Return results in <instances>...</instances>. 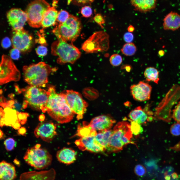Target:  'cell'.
Listing matches in <instances>:
<instances>
[{"label": "cell", "instance_id": "6da1fadb", "mask_svg": "<svg viewBox=\"0 0 180 180\" xmlns=\"http://www.w3.org/2000/svg\"><path fill=\"white\" fill-rule=\"evenodd\" d=\"M46 112L53 119L60 124L70 122L74 114L68 105L63 92L57 93L54 86H50Z\"/></svg>", "mask_w": 180, "mask_h": 180}, {"label": "cell", "instance_id": "7a4b0ae2", "mask_svg": "<svg viewBox=\"0 0 180 180\" xmlns=\"http://www.w3.org/2000/svg\"><path fill=\"white\" fill-rule=\"evenodd\" d=\"M54 70L43 62L24 66L22 68L24 80L30 86L44 87L50 74Z\"/></svg>", "mask_w": 180, "mask_h": 180}, {"label": "cell", "instance_id": "3957f363", "mask_svg": "<svg viewBox=\"0 0 180 180\" xmlns=\"http://www.w3.org/2000/svg\"><path fill=\"white\" fill-rule=\"evenodd\" d=\"M107 150L116 152L122 150L124 146L129 144H134L131 141L133 134L131 125L125 122L118 123L112 130Z\"/></svg>", "mask_w": 180, "mask_h": 180}, {"label": "cell", "instance_id": "277c9868", "mask_svg": "<svg viewBox=\"0 0 180 180\" xmlns=\"http://www.w3.org/2000/svg\"><path fill=\"white\" fill-rule=\"evenodd\" d=\"M58 39L51 46L52 54L58 57L57 62L60 64H74L80 57V52L72 43Z\"/></svg>", "mask_w": 180, "mask_h": 180}, {"label": "cell", "instance_id": "5b68a950", "mask_svg": "<svg viewBox=\"0 0 180 180\" xmlns=\"http://www.w3.org/2000/svg\"><path fill=\"white\" fill-rule=\"evenodd\" d=\"M82 28L80 19L70 14L65 22L60 24L52 30L58 39L64 41L73 42L79 36Z\"/></svg>", "mask_w": 180, "mask_h": 180}, {"label": "cell", "instance_id": "8992f818", "mask_svg": "<svg viewBox=\"0 0 180 180\" xmlns=\"http://www.w3.org/2000/svg\"><path fill=\"white\" fill-rule=\"evenodd\" d=\"M40 145L36 144L27 149L24 158L28 165L36 170L44 169L52 163V156L45 149L40 148Z\"/></svg>", "mask_w": 180, "mask_h": 180}, {"label": "cell", "instance_id": "52a82bcc", "mask_svg": "<svg viewBox=\"0 0 180 180\" xmlns=\"http://www.w3.org/2000/svg\"><path fill=\"white\" fill-rule=\"evenodd\" d=\"M26 100L33 108L38 110L46 112V106L49 93L48 90L41 88L39 87L30 86L22 90Z\"/></svg>", "mask_w": 180, "mask_h": 180}, {"label": "cell", "instance_id": "ba28073f", "mask_svg": "<svg viewBox=\"0 0 180 180\" xmlns=\"http://www.w3.org/2000/svg\"><path fill=\"white\" fill-rule=\"evenodd\" d=\"M50 7L45 0H34L30 2L25 12L29 25L33 28L40 27L44 13Z\"/></svg>", "mask_w": 180, "mask_h": 180}, {"label": "cell", "instance_id": "9c48e42d", "mask_svg": "<svg viewBox=\"0 0 180 180\" xmlns=\"http://www.w3.org/2000/svg\"><path fill=\"white\" fill-rule=\"evenodd\" d=\"M109 48V36L105 32H94L82 44V49L87 53L106 51Z\"/></svg>", "mask_w": 180, "mask_h": 180}, {"label": "cell", "instance_id": "30bf717a", "mask_svg": "<svg viewBox=\"0 0 180 180\" xmlns=\"http://www.w3.org/2000/svg\"><path fill=\"white\" fill-rule=\"evenodd\" d=\"M20 72L10 58L3 55L0 64V85L11 81H18L20 80Z\"/></svg>", "mask_w": 180, "mask_h": 180}, {"label": "cell", "instance_id": "8fae6325", "mask_svg": "<svg viewBox=\"0 0 180 180\" xmlns=\"http://www.w3.org/2000/svg\"><path fill=\"white\" fill-rule=\"evenodd\" d=\"M63 92L70 108L74 113L76 114L77 119H82L88 106L87 102L78 92L68 90Z\"/></svg>", "mask_w": 180, "mask_h": 180}, {"label": "cell", "instance_id": "7c38bea8", "mask_svg": "<svg viewBox=\"0 0 180 180\" xmlns=\"http://www.w3.org/2000/svg\"><path fill=\"white\" fill-rule=\"evenodd\" d=\"M12 42L14 48L21 52H25L31 47L32 43V36L23 28L18 30H13Z\"/></svg>", "mask_w": 180, "mask_h": 180}, {"label": "cell", "instance_id": "4fadbf2b", "mask_svg": "<svg viewBox=\"0 0 180 180\" xmlns=\"http://www.w3.org/2000/svg\"><path fill=\"white\" fill-rule=\"evenodd\" d=\"M56 126L50 122H41L35 128L34 134L36 138H40L47 142H51L57 135Z\"/></svg>", "mask_w": 180, "mask_h": 180}, {"label": "cell", "instance_id": "5bb4252c", "mask_svg": "<svg viewBox=\"0 0 180 180\" xmlns=\"http://www.w3.org/2000/svg\"><path fill=\"white\" fill-rule=\"evenodd\" d=\"M7 17L9 24L13 30H18L23 28L28 17L26 12L16 8L10 9L7 13Z\"/></svg>", "mask_w": 180, "mask_h": 180}, {"label": "cell", "instance_id": "9a60e30c", "mask_svg": "<svg viewBox=\"0 0 180 180\" xmlns=\"http://www.w3.org/2000/svg\"><path fill=\"white\" fill-rule=\"evenodd\" d=\"M130 89L133 98L136 100L144 101L150 98L152 87L147 83L140 81L137 84L132 85Z\"/></svg>", "mask_w": 180, "mask_h": 180}, {"label": "cell", "instance_id": "2e32d148", "mask_svg": "<svg viewBox=\"0 0 180 180\" xmlns=\"http://www.w3.org/2000/svg\"><path fill=\"white\" fill-rule=\"evenodd\" d=\"M75 144L78 148L82 151L98 153L105 150L96 140L95 136L80 138L75 141Z\"/></svg>", "mask_w": 180, "mask_h": 180}, {"label": "cell", "instance_id": "e0dca14e", "mask_svg": "<svg viewBox=\"0 0 180 180\" xmlns=\"http://www.w3.org/2000/svg\"><path fill=\"white\" fill-rule=\"evenodd\" d=\"M115 122L110 115L104 114L92 118L89 124L94 129L99 132L110 129Z\"/></svg>", "mask_w": 180, "mask_h": 180}, {"label": "cell", "instance_id": "ac0fdd59", "mask_svg": "<svg viewBox=\"0 0 180 180\" xmlns=\"http://www.w3.org/2000/svg\"><path fill=\"white\" fill-rule=\"evenodd\" d=\"M56 174L53 168L39 172H28L22 174L20 180H54Z\"/></svg>", "mask_w": 180, "mask_h": 180}, {"label": "cell", "instance_id": "d6986e66", "mask_svg": "<svg viewBox=\"0 0 180 180\" xmlns=\"http://www.w3.org/2000/svg\"><path fill=\"white\" fill-rule=\"evenodd\" d=\"M0 109V126L12 127L16 123H20L18 117L19 112L12 108L6 107Z\"/></svg>", "mask_w": 180, "mask_h": 180}, {"label": "cell", "instance_id": "ffe728a7", "mask_svg": "<svg viewBox=\"0 0 180 180\" xmlns=\"http://www.w3.org/2000/svg\"><path fill=\"white\" fill-rule=\"evenodd\" d=\"M163 26L165 30L174 31L180 28V15L176 12H171L165 17Z\"/></svg>", "mask_w": 180, "mask_h": 180}, {"label": "cell", "instance_id": "44dd1931", "mask_svg": "<svg viewBox=\"0 0 180 180\" xmlns=\"http://www.w3.org/2000/svg\"><path fill=\"white\" fill-rule=\"evenodd\" d=\"M76 154L72 149L64 148L58 151L56 157L59 162L68 165L74 163L76 159Z\"/></svg>", "mask_w": 180, "mask_h": 180}, {"label": "cell", "instance_id": "7402d4cb", "mask_svg": "<svg viewBox=\"0 0 180 180\" xmlns=\"http://www.w3.org/2000/svg\"><path fill=\"white\" fill-rule=\"evenodd\" d=\"M16 176L15 168L12 164L4 160L0 162V180H14Z\"/></svg>", "mask_w": 180, "mask_h": 180}, {"label": "cell", "instance_id": "603a6c76", "mask_svg": "<svg viewBox=\"0 0 180 180\" xmlns=\"http://www.w3.org/2000/svg\"><path fill=\"white\" fill-rule=\"evenodd\" d=\"M132 5L137 10L145 12L154 9L156 4V0H130Z\"/></svg>", "mask_w": 180, "mask_h": 180}, {"label": "cell", "instance_id": "cb8c5ba5", "mask_svg": "<svg viewBox=\"0 0 180 180\" xmlns=\"http://www.w3.org/2000/svg\"><path fill=\"white\" fill-rule=\"evenodd\" d=\"M55 7H50L44 13L41 23L44 28L54 25L56 23L58 12Z\"/></svg>", "mask_w": 180, "mask_h": 180}, {"label": "cell", "instance_id": "d4e9b609", "mask_svg": "<svg viewBox=\"0 0 180 180\" xmlns=\"http://www.w3.org/2000/svg\"><path fill=\"white\" fill-rule=\"evenodd\" d=\"M97 134V131L91 126L89 123L84 122L82 125H78L76 135L83 138L95 136Z\"/></svg>", "mask_w": 180, "mask_h": 180}, {"label": "cell", "instance_id": "484cf974", "mask_svg": "<svg viewBox=\"0 0 180 180\" xmlns=\"http://www.w3.org/2000/svg\"><path fill=\"white\" fill-rule=\"evenodd\" d=\"M112 130H108L98 132L95 136L96 140L106 150L108 146L110 138L112 133Z\"/></svg>", "mask_w": 180, "mask_h": 180}, {"label": "cell", "instance_id": "4316f807", "mask_svg": "<svg viewBox=\"0 0 180 180\" xmlns=\"http://www.w3.org/2000/svg\"><path fill=\"white\" fill-rule=\"evenodd\" d=\"M144 75L147 81H152L158 84L159 80V72L155 68L152 67L147 68L144 71Z\"/></svg>", "mask_w": 180, "mask_h": 180}, {"label": "cell", "instance_id": "83f0119b", "mask_svg": "<svg viewBox=\"0 0 180 180\" xmlns=\"http://www.w3.org/2000/svg\"><path fill=\"white\" fill-rule=\"evenodd\" d=\"M136 50L135 45L132 42L127 43L124 44L121 49L122 53L126 56H131L134 55Z\"/></svg>", "mask_w": 180, "mask_h": 180}, {"label": "cell", "instance_id": "f1b7e54d", "mask_svg": "<svg viewBox=\"0 0 180 180\" xmlns=\"http://www.w3.org/2000/svg\"><path fill=\"white\" fill-rule=\"evenodd\" d=\"M146 112L145 109H143L139 106L132 110L129 114L128 117L131 121L136 122Z\"/></svg>", "mask_w": 180, "mask_h": 180}, {"label": "cell", "instance_id": "f546056e", "mask_svg": "<svg viewBox=\"0 0 180 180\" xmlns=\"http://www.w3.org/2000/svg\"><path fill=\"white\" fill-rule=\"evenodd\" d=\"M68 12L66 10H62L58 12L56 21L60 24L65 22L70 16Z\"/></svg>", "mask_w": 180, "mask_h": 180}, {"label": "cell", "instance_id": "4dcf8cb0", "mask_svg": "<svg viewBox=\"0 0 180 180\" xmlns=\"http://www.w3.org/2000/svg\"><path fill=\"white\" fill-rule=\"evenodd\" d=\"M109 60L110 64L115 66H119L122 62V58L121 56L117 54L112 55L110 58Z\"/></svg>", "mask_w": 180, "mask_h": 180}, {"label": "cell", "instance_id": "1f68e13d", "mask_svg": "<svg viewBox=\"0 0 180 180\" xmlns=\"http://www.w3.org/2000/svg\"><path fill=\"white\" fill-rule=\"evenodd\" d=\"M131 128L133 134L135 135L139 134L143 131V129L140 124L137 122L131 121Z\"/></svg>", "mask_w": 180, "mask_h": 180}, {"label": "cell", "instance_id": "d6a6232c", "mask_svg": "<svg viewBox=\"0 0 180 180\" xmlns=\"http://www.w3.org/2000/svg\"><path fill=\"white\" fill-rule=\"evenodd\" d=\"M172 117L177 122L180 123V102L173 110Z\"/></svg>", "mask_w": 180, "mask_h": 180}, {"label": "cell", "instance_id": "836d02e7", "mask_svg": "<svg viewBox=\"0 0 180 180\" xmlns=\"http://www.w3.org/2000/svg\"><path fill=\"white\" fill-rule=\"evenodd\" d=\"M134 172L135 174L137 176H144L146 174V169L142 165L138 164L135 167Z\"/></svg>", "mask_w": 180, "mask_h": 180}, {"label": "cell", "instance_id": "e575fe53", "mask_svg": "<svg viewBox=\"0 0 180 180\" xmlns=\"http://www.w3.org/2000/svg\"><path fill=\"white\" fill-rule=\"evenodd\" d=\"M4 144L6 150L8 151H11L14 148L15 142L13 138H9L4 141Z\"/></svg>", "mask_w": 180, "mask_h": 180}, {"label": "cell", "instance_id": "d590c367", "mask_svg": "<svg viewBox=\"0 0 180 180\" xmlns=\"http://www.w3.org/2000/svg\"><path fill=\"white\" fill-rule=\"evenodd\" d=\"M80 12L83 17L88 18L90 17L92 14V10L90 6H85L81 8Z\"/></svg>", "mask_w": 180, "mask_h": 180}, {"label": "cell", "instance_id": "8d00e7d4", "mask_svg": "<svg viewBox=\"0 0 180 180\" xmlns=\"http://www.w3.org/2000/svg\"><path fill=\"white\" fill-rule=\"evenodd\" d=\"M170 132L173 135L178 136L180 135V123L177 122L173 124L170 127Z\"/></svg>", "mask_w": 180, "mask_h": 180}, {"label": "cell", "instance_id": "74e56055", "mask_svg": "<svg viewBox=\"0 0 180 180\" xmlns=\"http://www.w3.org/2000/svg\"><path fill=\"white\" fill-rule=\"evenodd\" d=\"M94 0H72V3L74 4L82 6L90 4Z\"/></svg>", "mask_w": 180, "mask_h": 180}, {"label": "cell", "instance_id": "f35d334b", "mask_svg": "<svg viewBox=\"0 0 180 180\" xmlns=\"http://www.w3.org/2000/svg\"><path fill=\"white\" fill-rule=\"evenodd\" d=\"M94 18V21L102 28H104L103 24L105 23V21L104 18L101 14H96Z\"/></svg>", "mask_w": 180, "mask_h": 180}, {"label": "cell", "instance_id": "ab89813d", "mask_svg": "<svg viewBox=\"0 0 180 180\" xmlns=\"http://www.w3.org/2000/svg\"><path fill=\"white\" fill-rule=\"evenodd\" d=\"M36 52L39 56H44L47 54V49L45 46H38L36 49Z\"/></svg>", "mask_w": 180, "mask_h": 180}, {"label": "cell", "instance_id": "60d3db41", "mask_svg": "<svg viewBox=\"0 0 180 180\" xmlns=\"http://www.w3.org/2000/svg\"><path fill=\"white\" fill-rule=\"evenodd\" d=\"M18 49L14 48L10 51V57L14 60H17L19 58L20 52Z\"/></svg>", "mask_w": 180, "mask_h": 180}, {"label": "cell", "instance_id": "b9f144b4", "mask_svg": "<svg viewBox=\"0 0 180 180\" xmlns=\"http://www.w3.org/2000/svg\"><path fill=\"white\" fill-rule=\"evenodd\" d=\"M124 41L127 43L131 42L134 39V36L132 33L128 32L124 34Z\"/></svg>", "mask_w": 180, "mask_h": 180}, {"label": "cell", "instance_id": "7bdbcfd3", "mask_svg": "<svg viewBox=\"0 0 180 180\" xmlns=\"http://www.w3.org/2000/svg\"><path fill=\"white\" fill-rule=\"evenodd\" d=\"M11 42L10 39L8 37L4 38L2 40V47L4 48H7L11 46Z\"/></svg>", "mask_w": 180, "mask_h": 180}, {"label": "cell", "instance_id": "ee69618b", "mask_svg": "<svg viewBox=\"0 0 180 180\" xmlns=\"http://www.w3.org/2000/svg\"><path fill=\"white\" fill-rule=\"evenodd\" d=\"M18 133L22 135H23L25 134L26 133V130L24 128L22 127L18 129Z\"/></svg>", "mask_w": 180, "mask_h": 180}, {"label": "cell", "instance_id": "f6af8a7d", "mask_svg": "<svg viewBox=\"0 0 180 180\" xmlns=\"http://www.w3.org/2000/svg\"><path fill=\"white\" fill-rule=\"evenodd\" d=\"M127 30L128 32H132L134 31V28L132 25H130L127 28Z\"/></svg>", "mask_w": 180, "mask_h": 180}, {"label": "cell", "instance_id": "bcb514c9", "mask_svg": "<svg viewBox=\"0 0 180 180\" xmlns=\"http://www.w3.org/2000/svg\"><path fill=\"white\" fill-rule=\"evenodd\" d=\"M158 54L159 56H164V52L163 50H160L158 52Z\"/></svg>", "mask_w": 180, "mask_h": 180}, {"label": "cell", "instance_id": "7dc6e473", "mask_svg": "<svg viewBox=\"0 0 180 180\" xmlns=\"http://www.w3.org/2000/svg\"><path fill=\"white\" fill-rule=\"evenodd\" d=\"M172 178L174 179L177 178H178V174L176 172L173 173L171 174Z\"/></svg>", "mask_w": 180, "mask_h": 180}, {"label": "cell", "instance_id": "c3c4849f", "mask_svg": "<svg viewBox=\"0 0 180 180\" xmlns=\"http://www.w3.org/2000/svg\"><path fill=\"white\" fill-rule=\"evenodd\" d=\"M45 118L44 116V115L42 114L40 115L39 117V120L41 121H43Z\"/></svg>", "mask_w": 180, "mask_h": 180}, {"label": "cell", "instance_id": "681fc988", "mask_svg": "<svg viewBox=\"0 0 180 180\" xmlns=\"http://www.w3.org/2000/svg\"><path fill=\"white\" fill-rule=\"evenodd\" d=\"M164 178L166 180H170V177L168 175H166V176L164 177Z\"/></svg>", "mask_w": 180, "mask_h": 180}, {"label": "cell", "instance_id": "f907efd6", "mask_svg": "<svg viewBox=\"0 0 180 180\" xmlns=\"http://www.w3.org/2000/svg\"><path fill=\"white\" fill-rule=\"evenodd\" d=\"M124 66H125V68L126 69V70L128 71V70H130V66L126 65Z\"/></svg>", "mask_w": 180, "mask_h": 180}, {"label": "cell", "instance_id": "816d5d0a", "mask_svg": "<svg viewBox=\"0 0 180 180\" xmlns=\"http://www.w3.org/2000/svg\"><path fill=\"white\" fill-rule=\"evenodd\" d=\"M3 133L1 130H0V138H1L2 137Z\"/></svg>", "mask_w": 180, "mask_h": 180}, {"label": "cell", "instance_id": "f5cc1de1", "mask_svg": "<svg viewBox=\"0 0 180 180\" xmlns=\"http://www.w3.org/2000/svg\"><path fill=\"white\" fill-rule=\"evenodd\" d=\"M14 162L15 164H18V163L19 162H18V160H14Z\"/></svg>", "mask_w": 180, "mask_h": 180}, {"label": "cell", "instance_id": "db71d44e", "mask_svg": "<svg viewBox=\"0 0 180 180\" xmlns=\"http://www.w3.org/2000/svg\"><path fill=\"white\" fill-rule=\"evenodd\" d=\"M114 180V179H110V180Z\"/></svg>", "mask_w": 180, "mask_h": 180}]
</instances>
